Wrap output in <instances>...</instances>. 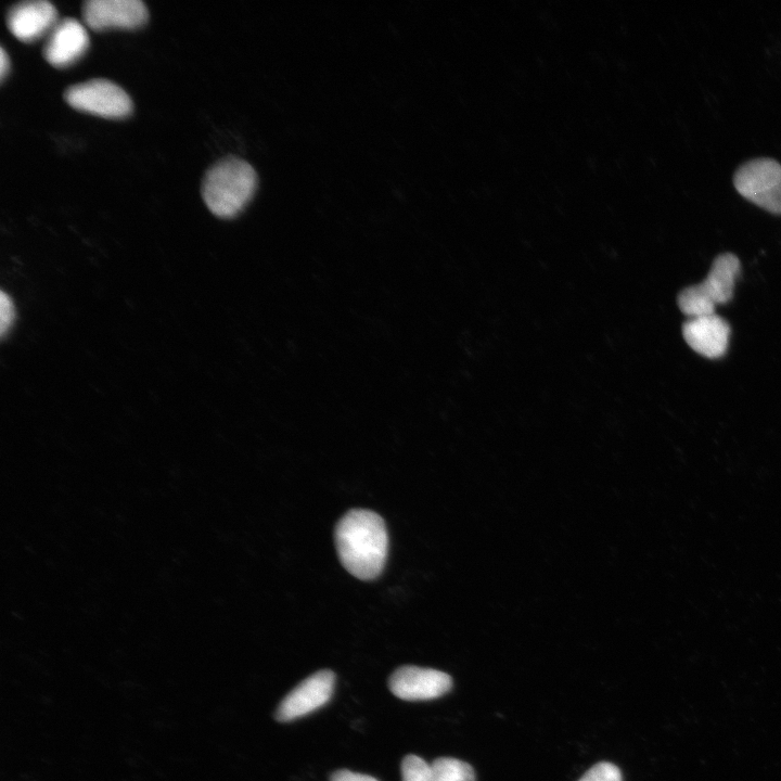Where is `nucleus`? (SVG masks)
Here are the masks:
<instances>
[{
    "instance_id": "obj_1",
    "label": "nucleus",
    "mask_w": 781,
    "mask_h": 781,
    "mask_svg": "<svg viewBox=\"0 0 781 781\" xmlns=\"http://www.w3.org/2000/svg\"><path fill=\"white\" fill-rule=\"evenodd\" d=\"M335 546L342 565L353 576L377 577L387 558L388 535L383 518L373 511L354 509L336 524Z\"/></svg>"
},
{
    "instance_id": "obj_2",
    "label": "nucleus",
    "mask_w": 781,
    "mask_h": 781,
    "mask_svg": "<svg viewBox=\"0 0 781 781\" xmlns=\"http://www.w3.org/2000/svg\"><path fill=\"white\" fill-rule=\"evenodd\" d=\"M256 185L257 175L253 166L240 157L227 156L205 171L201 193L214 215L231 218L247 205Z\"/></svg>"
},
{
    "instance_id": "obj_3",
    "label": "nucleus",
    "mask_w": 781,
    "mask_h": 781,
    "mask_svg": "<svg viewBox=\"0 0 781 781\" xmlns=\"http://www.w3.org/2000/svg\"><path fill=\"white\" fill-rule=\"evenodd\" d=\"M740 272V260L725 253L715 258L705 280L683 289L677 304L689 318L715 313V307L728 303L733 295L734 283Z\"/></svg>"
},
{
    "instance_id": "obj_4",
    "label": "nucleus",
    "mask_w": 781,
    "mask_h": 781,
    "mask_svg": "<svg viewBox=\"0 0 781 781\" xmlns=\"http://www.w3.org/2000/svg\"><path fill=\"white\" fill-rule=\"evenodd\" d=\"M63 97L68 105L78 111L107 118L128 116L132 110L128 93L105 78H93L68 86Z\"/></svg>"
},
{
    "instance_id": "obj_5",
    "label": "nucleus",
    "mask_w": 781,
    "mask_h": 781,
    "mask_svg": "<svg viewBox=\"0 0 781 781\" xmlns=\"http://www.w3.org/2000/svg\"><path fill=\"white\" fill-rule=\"evenodd\" d=\"M733 183L738 192L773 213L781 214V165L770 158H758L742 165Z\"/></svg>"
},
{
    "instance_id": "obj_6",
    "label": "nucleus",
    "mask_w": 781,
    "mask_h": 781,
    "mask_svg": "<svg viewBox=\"0 0 781 781\" xmlns=\"http://www.w3.org/2000/svg\"><path fill=\"white\" fill-rule=\"evenodd\" d=\"M334 684L335 675L329 669L310 675L280 702L274 713L276 719L287 722L318 709L331 699Z\"/></svg>"
},
{
    "instance_id": "obj_7",
    "label": "nucleus",
    "mask_w": 781,
    "mask_h": 781,
    "mask_svg": "<svg viewBox=\"0 0 781 781\" xmlns=\"http://www.w3.org/2000/svg\"><path fill=\"white\" fill-rule=\"evenodd\" d=\"M452 687L451 677L440 670L406 665L388 679L390 692L405 701H427L445 695Z\"/></svg>"
},
{
    "instance_id": "obj_8",
    "label": "nucleus",
    "mask_w": 781,
    "mask_h": 781,
    "mask_svg": "<svg viewBox=\"0 0 781 781\" xmlns=\"http://www.w3.org/2000/svg\"><path fill=\"white\" fill-rule=\"evenodd\" d=\"M82 17L93 30L108 28H137L149 16L141 0H87L82 3Z\"/></svg>"
},
{
    "instance_id": "obj_9",
    "label": "nucleus",
    "mask_w": 781,
    "mask_h": 781,
    "mask_svg": "<svg viewBox=\"0 0 781 781\" xmlns=\"http://www.w3.org/2000/svg\"><path fill=\"white\" fill-rule=\"evenodd\" d=\"M88 46L89 37L85 27L77 20L65 17L50 30L42 55L49 64L62 68L80 59Z\"/></svg>"
},
{
    "instance_id": "obj_10",
    "label": "nucleus",
    "mask_w": 781,
    "mask_h": 781,
    "mask_svg": "<svg viewBox=\"0 0 781 781\" xmlns=\"http://www.w3.org/2000/svg\"><path fill=\"white\" fill-rule=\"evenodd\" d=\"M55 7L47 0L22 1L11 7L7 14L10 31L24 42H31L50 33L56 22Z\"/></svg>"
},
{
    "instance_id": "obj_11",
    "label": "nucleus",
    "mask_w": 781,
    "mask_h": 781,
    "mask_svg": "<svg viewBox=\"0 0 781 781\" xmlns=\"http://www.w3.org/2000/svg\"><path fill=\"white\" fill-rule=\"evenodd\" d=\"M682 335L694 351L716 359L727 351L730 325L716 313L689 318L682 324Z\"/></svg>"
},
{
    "instance_id": "obj_12",
    "label": "nucleus",
    "mask_w": 781,
    "mask_h": 781,
    "mask_svg": "<svg viewBox=\"0 0 781 781\" xmlns=\"http://www.w3.org/2000/svg\"><path fill=\"white\" fill-rule=\"evenodd\" d=\"M432 781H475L471 765L457 758L439 757L431 764Z\"/></svg>"
},
{
    "instance_id": "obj_13",
    "label": "nucleus",
    "mask_w": 781,
    "mask_h": 781,
    "mask_svg": "<svg viewBox=\"0 0 781 781\" xmlns=\"http://www.w3.org/2000/svg\"><path fill=\"white\" fill-rule=\"evenodd\" d=\"M402 781H432L431 764L421 757L410 754L401 761Z\"/></svg>"
},
{
    "instance_id": "obj_14",
    "label": "nucleus",
    "mask_w": 781,
    "mask_h": 781,
    "mask_svg": "<svg viewBox=\"0 0 781 781\" xmlns=\"http://www.w3.org/2000/svg\"><path fill=\"white\" fill-rule=\"evenodd\" d=\"M578 781H623V779L615 765L601 761L590 768Z\"/></svg>"
},
{
    "instance_id": "obj_15",
    "label": "nucleus",
    "mask_w": 781,
    "mask_h": 781,
    "mask_svg": "<svg viewBox=\"0 0 781 781\" xmlns=\"http://www.w3.org/2000/svg\"><path fill=\"white\" fill-rule=\"evenodd\" d=\"M15 319V309L11 297L1 292L0 294V333L4 337L11 329Z\"/></svg>"
},
{
    "instance_id": "obj_16",
    "label": "nucleus",
    "mask_w": 781,
    "mask_h": 781,
    "mask_svg": "<svg viewBox=\"0 0 781 781\" xmlns=\"http://www.w3.org/2000/svg\"><path fill=\"white\" fill-rule=\"evenodd\" d=\"M330 781H377L375 778L362 774L358 772H354L347 769H341L334 771L331 777Z\"/></svg>"
},
{
    "instance_id": "obj_17",
    "label": "nucleus",
    "mask_w": 781,
    "mask_h": 781,
    "mask_svg": "<svg viewBox=\"0 0 781 781\" xmlns=\"http://www.w3.org/2000/svg\"><path fill=\"white\" fill-rule=\"evenodd\" d=\"M8 67H9L8 56L5 54L4 49L1 48L0 49V76H1V79L4 78Z\"/></svg>"
}]
</instances>
